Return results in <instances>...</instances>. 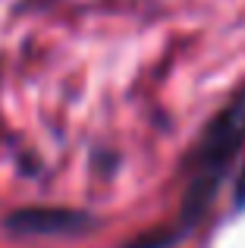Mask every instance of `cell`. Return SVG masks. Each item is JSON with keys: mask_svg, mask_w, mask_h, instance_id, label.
Here are the masks:
<instances>
[{"mask_svg": "<svg viewBox=\"0 0 245 248\" xmlns=\"http://www.w3.org/2000/svg\"><path fill=\"white\" fill-rule=\"evenodd\" d=\"M94 220L79 211H57V207H31L16 211L6 217V230L22 236H76L82 230H92Z\"/></svg>", "mask_w": 245, "mask_h": 248, "instance_id": "2", "label": "cell"}, {"mask_svg": "<svg viewBox=\"0 0 245 248\" xmlns=\"http://www.w3.org/2000/svg\"><path fill=\"white\" fill-rule=\"evenodd\" d=\"M242 145H245V88L208 123V129L201 132V139L192 148L189 188H185L183 211H179V220L173 223V230L145 236V239H138V242H132L126 248H167V245L179 242L201 220V214L211 207L214 192L220 186L223 173H227L230 160L236 157V151Z\"/></svg>", "mask_w": 245, "mask_h": 248, "instance_id": "1", "label": "cell"}]
</instances>
